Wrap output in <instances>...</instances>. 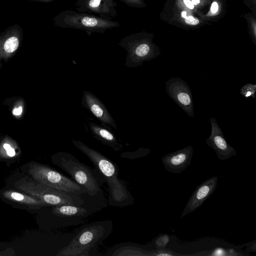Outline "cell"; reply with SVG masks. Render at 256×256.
Wrapping results in <instances>:
<instances>
[{
	"label": "cell",
	"mask_w": 256,
	"mask_h": 256,
	"mask_svg": "<svg viewBox=\"0 0 256 256\" xmlns=\"http://www.w3.org/2000/svg\"><path fill=\"white\" fill-rule=\"evenodd\" d=\"M28 172L32 178L50 188L78 194L87 192L84 187L72 178L47 166L32 163L28 166Z\"/></svg>",
	"instance_id": "8"
},
{
	"label": "cell",
	"mask_w": 256,
	"mask_h": 256,
	"mask_svg": "<svg viewBox=\"0 0 256 256\" xmlns=\"http://www.w3.org/2000/svg\"><path fill=\"white\" fill-rule=\"evenodd\" d=\"M107 256H150V251L138 247L136 244L125 242L114 246L106 254Z\"/></svg>",
	"instance_id": "17"
},
{
	"label": "cell",
	"mask_w": 256,
	"mask_h": 256,
	"mask_svg": "<svg viewBox=\"0 0 256 256\" xmlns=\"http://www.w3.org/2000/svg\"><path fill=\"white\" fill-rule=\"evenodd\" d=\"M16 189L42 200L46 206L61 204L80 205L86 192L81 194L55 189L42 184L32 178L24 176L16 181Z\"/></svg>",
	"instance_id": "5"
},
{
	"label": "cell",
	"mask_w": 256,
	"mask_h": 256,
	"mask_svg": "<svg viewBox=\"0 0 256 256\" xmlns=\"http://www.w3.org/2000/svg\"><path fill=\"white\" fill-rule=\"evenodd\" d=\"M246 18L249 24L250 32H252L251 36L254 44H256V20L251 16H247Z\"/></svg>",
	"instance_id": "23"
},
{
	"label": "cell",
	"mask_w": 256,
	"mask_h": 256,
	"mask_svg": "<svg viewBox=\"0 0 256 256\" xmlns=\"http://www.w3.org/2000/svg\"><path fill=\"white\" fill-rule=\"evenodd\" d=\"M26 0L34 1V2H53L56 0Z\"/></svg>",
	"instance_id": "31"
},
{
	"label": "cell",
	"mask_w": 256,
	"mask_h": 256,
	"mask_svg": "<svg viewBox=\"0 0 256 256\" xmlns=\"http://www.w3.org/2000/svg\"><path fill=\"white\" fill-rule=\"evenodd\" d=\"M126 5L135 8H142L146 6L144 0H119Z\"/></svg>",
	"instance_id": "25"
},
{
	"label": "cell",
	"mask_w": 256,
	"mask_h": 256,
	"mask_svg": "<svg viewBox=\"0 0 256 256\" xmlns=\"http://www.w3.org/2000/svg\"><path fill=\"white\" fill-rule=\"evenodd\" d=\"M178 18L183 24L190 26H195L200 24V20L192 15L187 13L186 10H181L178 14Z\"/></svg>",
	"instance_id": "18"
},
{
	"label": "cell",
	"mask_w": 256,
	"mask_h": 256,
	"mask_svg": "<svg viewBox=\"0 0 256 256\" xmlns=\"http://www.w3.org/2000/svg\"><path fill=\"white\" fill-rule=\"evenodd\" d=\"M152 39L153 35L146 32L132 34L122 38L118 45L127 52L124 66L136 68L158 56L160 52Z\"/></svg>",
	"instance_id": "6"
},
{
	"label": "cell",
	"mask_w": 256,
	"mask_h": 256,
	"mask_svg": "<svg viewBox=\"0 0 256 256\" xmlns=\"http://www.w3.org/2000/svg\"><path fill=\"white\" fill-rule=\"evenodd\" d=\"M150 152L151 150L149 148H140L135 152H124L120 154V157L123 158L134 160L144 156L148 155Z\"/></svg>",
	"instance_id": "19"
},
{
	"label": "cell",
	"mask_w": 256,
	"mask_h": 256,
	"mask_svg": "<svg viewBox=\"0 0 256 256\" xmlns=\"http://www.w3.org/2000/svg\"><path fill=\"white\" fill-rule=\"evenodd\" d=\"M54 26L84 30L88 36L93 32L103 34L108 30L118 27L120 24L98 16L72 10L61 12L52 20Z\"/></svg>",
	"instance_id": "7"
},
{
	"label": "cell",
	"mask_w": 256,
	"mask_h": 256,
	"mask_svg": "<svg viewBox=\"0 0 256 256\" xmlns=\"http://www.w3.org/2000/svg\"><path fill=\"white\" fill-rule=\"evenodd\" d=\"M6 151L7 154L10 156H14L16 154L13 148H12V147H10V148H8Z\"/></svg>",
	"instance_id": "29"
},
{
	"label": "cell",
	"mask_w": 256,
	"mask_h": 256,
	"mask_svg": "<svg viewBox=\"0 0 256 256\" xmlns=\"http://www.w3.org/2000/svg\"><path fill=\"white\" fill-rule=\"evenodd\" d=\"M221 9L220 3L218 0H214L211 4L208 12L206 14L202 16V17L206 18L215 16L220 13Z\"/></svg>",
	"instance_id": "21"
},
{
	"label": "cell",
	"mask_w": 256,
	"mask_h": 256,
	"mask_svg": "<svg viewBox=\"0 0 256 256\" xmlns=\"http://www.w3.org/2000/svg\"><path fill=\"white\" fill-rule=\"evenodd\" d=\"M170 240V236L166 234H160L156 240V245L157 248H164Z\"/></svg>",
	"instance_id": "24"
},
{
	"label": "cell",
	"mask_w": 256,
	"mask_h": 256,
	"mask_svg": "<svg viewBox=\"0 0 256 256\" xmlns=\"http://www.w3.org/2000/svg\"><path fill=\"white\" fill-rule=\"evenodd\" d=\"M89 127L93 136L103 144L110 146L116 152L122 149V144L119 143L110 126H104L90 122Z\"/></svg>",
	"instance_id": "15"
},
{
	"label": "cell",
	"mask_w": 256,
	"mask_h": 256,
	"mask_svg": "<svg viewBox=\"0 0 256 256\" xmlns=\"http://www.w3.org/2000/svg\"><path fill=\"white\" fill-rule=\"evenodd\" d=\"M170 98L190 117L194 116L192 94L189 86L180 78L172 77L166 82Z\"/></svg>",
	"instance_id": "9"
},
{
	"label": "cell",
	"mask_w": 256,
	"mask_h": 256,
	"mask_svg": "<svg viewBox=\"0 0 256 256\" xmlns=\"http://www.w3.org/2000/svg\"><path fill=\"white\" fill-rule=\"evenodd\" d=\"M76 10L113 20L117 16V3L114 0H78L74 6Z\"/></svg>",
	"instance_id": "10"
},
{
	"label": "cell",
	"mask_w": 256,
	"mask_h": 256,
	"mask_svg": "<svg viewBox=\"0 0 256 256\" xmlns=\"http://www.w3.org/2000/svg\"><path fill=\"white\" fill-rule=\"evenodd\" d=\"M256 84L248 83L244 85L240 90V94L245 98H256Z\"/></svg>",
	"instance_id": "20"
},
{
	"label": "cell",
	"mask_w": 256,
	"mask_h": 256,
	"mask_svg": "<svg viewBox=\"0 0 256 256\" xmlns=\"http://www.w3.org/2000/svg\"><path fill=\"white\" fill-rule=\"evenodd\" d=\"M107 206L108 202L102 190L94 196L86 192L84 202L79 206L61 204L49 206L55 226L67 228L84 224L88 218Z\"/></svg>",
	"instance_id": "3"
},
{
	"label": "cell",
	"mask_w": 256,
	"mask_h": 256,
	"mask_svg": "<svg viewBox=\"0 0 256 256\" xmlns=\"http://www.w3.org/2000/svg\"><path fill=\"white\" fill-rule=\"evenodd\" d=\"M11 146H10V145L8 144H4V148L6 150H8V148H10Z\"/></svg>",
	"instance_id": "32"
},
{
	"label": "cell",
	"mask_w": 256,
	"mask_h": 256,
	"mask_svg": "<svg viewBox=\"0 0 256 256\" xmlns=\"http://www.w3.org/2000/svg\"><path fill=\"white\" fill-rule=\"evenodd\" d=\"M72 142L90 159L104 176L108 188V204L123 208L134 204V198L128 188L126 182L118 177V165L82 142L72 140Z\"/></svg>",
	"instance_id": "1"
},
{
	"label": "cell",
	"mask_w": 256,
	"mask_h": 256,
	"mask_svg": "<svg viewBox=\"0 0 256 256\" xmlns=\"http://www.w3.org/2000/svg\"><path fill=\"white\" fill-rule=\"evenodd\" d=\"M224 251V250L222 248H218L216 249L212 253L209 254V255H214V256H226L227 255V254Z\"/></svg>",
	"instance_id": "27"
},
{
	"label": "cell",
	"mask_w": 256,
	"mask_h": 256,
	"mask_svg": "<svg viewBox=\"0 0 256 256\" xmlns=\"http://www.w3.org/2000/svg\"><path fill=\"white\" fill-rule=\"evenodd\" d=\"M113 223L110 220L84 224L70 243L56 254L58 256H91L97 255L98 248L110 234Z\"/></svg>",
	"instance_id": "2"
},
{
	"label": "cell",
	"mask_w": 256,
	"mask_h": 256,
	"mask_svg": "<svg viewBox=\"0 0 256 256\" xmlns=\"http://www.w3.org/2000/svg\"><path fill=\"white\" fill-rule=\"evenodd\" d=\"M218 180V176H214L196 187L188 200L180 218L198 208L213 194L216 189Z\"/></svg>",
	"instance_id": "13"
},
{
	"label": "cell",
	"mask_w": 256,
	"mask_h": 256,
	"mask_svg": "<svg viewBox=\"0 0 256 256\" xmlns=\"http://www.w3.org/2000/svg\"><path fill=\"white\" fill-rule=\"evenodd\" d=\"M192 146L166 154L162 158L166 170L170 172L179 174L190 164L193 154Z\"/></svg>",
	"instance_id": "14"
},
{
	"label": "cell",
	"mask_w": 256,
	"mask_h": 256,
	"mask_svg": "<svg viewBox=\"0 0 256 256\" xmlns=\"http://www.w3.org/2000/svg\"><path fill=\"white\" fill-rule=\"evenodd\" d=\"M210 122L211 132L206 140V144L214 150L220 160H224L236 156V150L228 144L215 118H210Z\"/></svg>",
	"instance_id": "11"
},
{
	"label": "cell",
	"mask_w": 256,
	"mask_h": 256,
	"mask_svg": "<svg viewBox=\"0 0 256 256\" xmlns=\"http://www.w3.org/2000/svg\"><path fill=\"white\" fill-rule=\"evenodd\" d=\"M52 162L84 187L89 194L94 196L102 190V186L106 180L96 167H90L80 162L72 154L64 152L55 154Z\"/></svg>",
	"instance_id": "4"
},
{
	"label": "cell",
	"mask_w": 256,
	"mask_h": 256,
	"mask_svg": "<svg viewBox=\"0 0 256 256\" xmlns=\"http://www.w3.org/2000/svg\"><path fill=\"white\" fill-rule=\"evenodd\" d=\"M180 255L169 249L164 248H158L156 250L150 251V256H174Z\"/></svg>",
	"instance_id": "22"
},
{
	"label": "cell",
	"mask_w": 256,
	"mask_h": 256,
	"mask_svg": "<svg viewBox=\"0 0 256 256\" xmlns=\"http://www.w3.org/2000/svg\"><path fill=\"white\" fill-rule=\"evenodd\" d=\"M193 4L196 6H200L202 4L203 0H190Z\"/></svg>",
	"instance_id": "30"
},
{
	"label": "cell",
	"mask_w": 256,
	"mask_h": 256,
	"mask_svg": "<svg viewBox=\"0 0 256 256\" xmlns=\"http://www.w3.org/2000/svg\"><path fill=\"white\" fill-rule=\"evenodd\" d=\"M4 196L10 200L16 202L32 209H40L47 206L40 200L22 192L13 190L4 192Z\"/></svg>",
	"instance_id": "16"
},
{
	"label": "cell",
	"mask_w": 256,
	"mask_h": 256,
	"mask_svg": "<svg viewBox=\"0 0 256 256\" xmlns=\"http://www.w3.org/2000/svg\"><path fill=\"white\" fill-rule=\"evenodd\" d=\"M182 4L184 6V8L190 10L192 11L196 10L195 6L190 0H182Z\"/></svg>",
	"instance_id": "26"
},
{
	"label": "cell",
	"mask_w": 256,
	"mask_h": 256,
	"mask_svg": "<svg viewBox=\"0 0 256 256\" xmlns=\"http://www.w3.org/2000/svg\"><path fill=\"white\" fill-rule=\"evenodd\" d=\"M22 111V108L21 106L18 108H15L12 110V114L14 116H19L21 114Z\"/></svg>",
	"instance_id": "28"
},
{
	"label": "cell",
	"mask_w": 256,
	"mask_h": 256,
	"mask_svg": "<svg viewBox=\"0 0 256 256\" xmlns=\"http://www.w3.org/2000/svg\"><path fill=\"white\" fill-rule=\"evenodd\" d=\"M81 103L83 107L100 121L102 126H112L116 129L118 128L115 120L106 106L94 94L89 91H84Z\"/></svg>",
	"instance_id": "12"
}]
</instances>
